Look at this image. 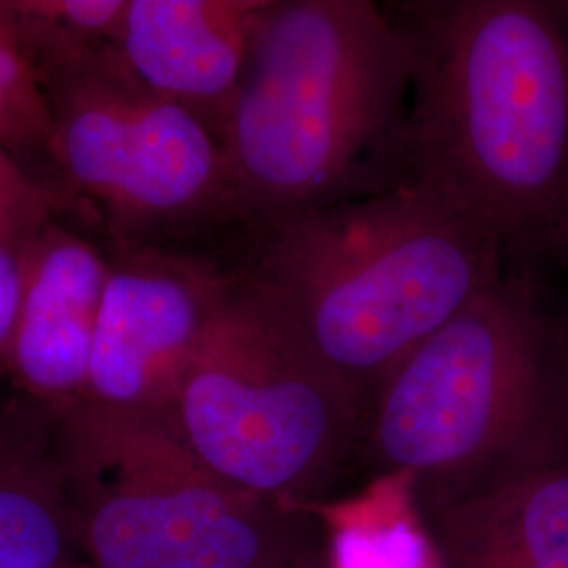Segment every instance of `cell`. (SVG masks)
<instances>
[{"label":"cell","instance_id":"obj_1","mask_svg":"<svg viewBox=\"0 0 568 568\" xmlns=\"http://www.w3.org/2000/svg\"><path fill=\"white\" fill-rule=\"evenodd\" d=\"M410 61L398 183L443 199L509 270L568 265V2L384 4Z\"/></svg>","mask_w":568,"mask_h":568},{"label":"cell","instance_id":"obj_2","mask_svg":"<svg viewBox=\"0 0 568 568\" xmlns=\"http://www.w3.org/2000/svg\"><path fill=\"white\" fill-rule=\"evenodd\" d=\"M361 464L403 476L422 518L568 464L567 316L530 272H504L389 373Z\"/></svg>","mask_w":568,"mask_h":568},{"label":"cell","instance_id":"obj_3","mask_svg":"<svg viewBox=\"0 0 568 568\" xmlns=\"http://www.w3.org/2000/svg\"><path fill=\"white\" fill-rule=\"evenodd\" d=\"M405 41L371 0H267L222 133L244 230L398 182Z\"/></svg>","mask_w":568,"mask_h":568},{"label":"cell","instance_id":"obj_4","mask_svg":"<svg viewBox=\"0 0 568 568\" xmlns=\"http://www.w3.org/2000/svg\"><path fill=\"white\" fill-rule=\"evenodd\" d=\"M230 262L366 413L389 373L509 270L480 225L408 183L248 232Z\"/></svg>","mask_w":568,"mask_h":568},{"label":"cell","instance_id":"obj_5","mask_svg":"<svg viewBox=\"0 0 568 568\" xmlns=\"http://www.w3.org/2000/svg\"><path fill=\"white\" fill-rule=\"evenodd\" d=\"M51 114L53 187L110 251L196 248L225 257L246 234L215 133L145 89L114 47L37 68Z\"/></svg>","mask_w":568,"mask_h":568},{"label":"cell","instance_id":"obj_6","mask_svg":"<svg viewBox=\"0 0 568 568\" xmlns=\"http://www.w3.org/2000/svg\"><path fill=\"white\" fill-rule=\"evenodd\" d=\"M60 453L89 568H291L321 539L304 509L215 476L173 413L79 400Z\"/></svg>","mask_w":568,"mask_h":568},{"label":"cell","instance_id":"obj_7","mask_svg":"<svg viewBox=\"0 0 568 568\" xmlns=\"http://www.w3.org/2000/svg\"><path fill=\"white\" fill-rule=\"evenodd\" d=\"M173 417L215 476L291 508L323 501L363 462L365 403L234 264Z\"/></svg>","mask_w":568,"mask_h":568},{"label":"cell","instance_id":"obj_8","mask_svg":"<svg viewBox=\"0 0 568 568\" xmlns=\"http://www.w3.org/2000/svg\"><path fill=\"white\" fill-rule=\"evenodd\" d=\"M232 283V264L206 251H112L84 398L173 413L183 375Z\"/></svg>","mask_w":568,"mask_h":568},{"label":"cell","instance_id":"obj_9","mask_svg":"<svg viewBox=\"0 0 568 568\" xmlns=\"http://www.w3.org/2000/svg\"><path fill=\"white\" fill-rule=\"evenodd\" d=\"M112 251L65 206L28 244L7 382L63 410L84 398Z\"/></svg>","mask_w":568,"mask_h":568},{"label":"cell","instance_id":"obj_10","mask_svg":"<svg viewBox=\"0 0 568 568\" xmlns=\"http://www.w3.org/2000/svg\"><path fill=\"white\" fill-rule=\"evenodd\" d=\"M267 0H126L116 53L154 95L222 143Z\"/></svg>","mask_w":568,"mask_h":568},{"label":"cell","instance_id":"obj_11","mask_svg":"<svg viewBox=\"0 0 568 568\" xmlns=\"http://www.w3.org/2000/svg\"><path fill=\"white\" fill-rule=\"evenodd\" d=\"M0 568H89L60 453V413L0 382Z\"/></svg>","mask_w":568,"mask_h":568},{"label":"cell","instance_id":"obj_12","mask_svg":"<svg viewBox=\"0 0 568 568\" xmlns=\"http://www.w3.org/2000/svg\"><path fill=\"white\" fill-rule=\"evenodd\" d=\"M438 568H568V464L424 518Z\"/></svg>","mask_w":568,"mask_h":568},{"label":"cell","instance_id":"obj_13","mask_svg":"<svg viewBox=\"0 0 568 568\" xmlns=\"http://www.w3.org/2000/svg\"><path fill=\"white\" fill-rule=\"evenodd\" d=\"M349 501L300 506L321 525L325 568H438L426 520L403 476L373 478Z\"/></svg>","mask_w":568,"mask_h":568},{"label":"cell","instance_id":"obj_14","mask_svg":"<svg viewBox=\"0 0 568 568\" xmlns=\"http://www.w3.org/2000/svg\"><path fill=\"white\" fill-rule=\"evenodd\" d=\"M124 11L126 0H0V20L32 68L61 55L114 47Z\"/></svg>","mask_w":568,"mask_h":568},{"label":"cell","instance_id":"obj_15","mask_svg":"<svg viewBox=\"0 0 568 568\" xmlns=\"http://www.w3.org/2000/svg\"><path fill=\"white\" fill-rule=\"evenodd\" d=\"M49 138L51 114L39 77L0 20V148L34 182L53 187Z\"/></svg>","mask_w":568,"mask_h":568},{"label":"cell","instance_id":"obj_16","mask_svg":"<svg viewBox=\"0 0 568 568\" xmlns=\"http://www.w3.org/2000/svg\"><path fill=\"white\" fill-rule=\"evenodd\" d=\"M42 183L34 182L20 164L13 161V156H9L2 148H0V199H9V196H18L23 192H30L34 187H39ZM49 187V185H47Z\"/></svg>","mask_w":568,"mask_h":568},{"label":"cell","instance_id":"obj_17","mask_svg":"<svg viewBox=\"0 0 568 568\" xmlns=\"http://www.w3.org/2000/svg\"><path fill=\"white\" fill-rule=\"evenodd\" d=\"M291 568H325V560H323V548H321V539L318 544L312 549H307L304 556L293 565Z\"/></svg>","mask_w":568,"mask_h":568},{"label":"cell","instance_id":"obj_18","mask_svg":"<svg viewBox=\"0 0 568 568\" xmlns=\"http://www.w3.org/2000/svg\"><path fill=\"white\" fill-rule=\"evenodd\" d=\"M37 190H41V187H34V190H30V192H26V194H32V192H37ZM26 194H18V196H9V199H0V204L9 203V201H16V199H21V196H26Z\"/></svg>","mask_w":568,"mask_h":568},{"label":"cell","instance_id":"obj_19","mask_svg":"<svg viewBox=\"0 0 568 568\" xmlns=\"http://www.w3.org/2000/svg\"><path fill=\"white\" fill-rule=\"evenodd\" d=\"M567 323H568V316H567Z\"/></svg>","mask_w":568,"mask_h":568}]
</instances>
